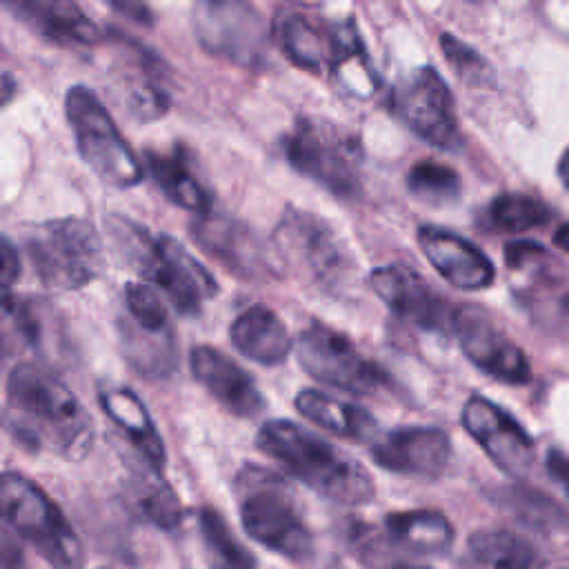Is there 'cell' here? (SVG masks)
Segmentation results:
<instances>
[{
	"mask_svg": "<svg viewBox=\"0 0 569 569\" xmlns=\"http://www.w3.org/2000/svg\"><path fill=\"white\" fill-rule=\"evenodd\" d=\"M33 269L42 284L58 291H78L102 271V240L96 227L78 216L38 224L27 242Z\"/></svg>",
	"mask_w": 569,
	"mask_h": 569,
	"instance_id": "cell-7",
	"label": "cell"
},
{
	"mask_svg": "<svg viewBox=\"0 0 569 569\" xmlns=\"http://www.w3.org/2000/svg\"><path fill=\"white\" fill-rule=\"evenodd\" d=\"M553 240H556V244H558L560 249H565V251L569 253V222H565V224H560V227L556 229Z\"/></svg>",
	"mask_w": 569,
	"mask_h": 569,
	"instance_id": "cell-40",
	"label": "cell"
},
{
	"mask_svg": "<svg viewBox=\"0 0 569 569\" xmlns=\"http://www.w3.org/2000/svg\"><path fill=\"white\" fill-rule=\"evenodd\" d=\"M100 405L104 413L127 433L131 447L140 453V458L149 467L162 471L167 460L164 445L142 400L131 389L113 387L100 393Z\"/></svg>",
	"mask_w": 569,
	"mask_h": 569,
	"instance_id": "cell-23",
	"label": "cell"
},
{
	"mask_svg": "<svg viewBox=\"0 0 569 569\" xmlns=\"http://www.w3.org/2000/svg\"><path fill=\"white\" fill-rule=\"evenodd\" d=\"M465 431L507 476L525 478L533 465V442L518 420L496 402L471 396L462 407Z\"/></svg>",
	"mask_w": 569,
	"mask_h": 569,
	"instance_id": "cell-15",
	"label": "cell"
},
{
	"mask_svg": "<svg viewBox=\"0 0 569 569\" xmlns=\"http://www.w3.org/2000/svg\"><path fill=\"white\" fill-rule=\"evenodd\" d=\"M369 453L378 467L420 478H438L449 465L451 442L442 429L436 427H400L378 433Z\"/></svg>",
	"mask_w": 569,
	"mask_h": 569,
	"instance_id": "cell-17",
	"label": "cell"
},
{
	"mask_svg": "<svg viewBox=\"0 0 569 569\" xmlns=\"http://www.w3.org/2000/svg\"><path fill=\"white\" fill-rule=\"evenodd\" d=\"M256 565L253 562H244V565H233V562H218V560H211V569H253Z\"/></svg>",
	"mask_w": 569,
	"mask_h": 569,
	"instance_id": "cell-42",
	"label": "cell"
},
{
	"mask_svg": "<svg viewBox=\"0 0 569 569\" xmlns=\"http://www.w3.org/2000/svg\"><path fill=\"white\" fill-rule=\"evenodd\" d=\"M387 538L411 553H445L453 542V527L445 513L433 509L393 511L385 520Z\"/></svg>",
	"mask_w": 569,
	"mask_h": 569,
	"instance_id": "cell-26",
	"label": "cell"
},
{
	"mask_svg": "<svg viewBox=\"0 0 569 569\" xmlns=\"http://www.w3.org/2000/svg\"><path fill=\"white\" fill-rule=\"evenodd\" d=\"M293 4H302V7H313V4H320L322 0H289Z\"/></svg>",
	"mask_w": 569,
	"mask_h": 569,
	"instance_id": "cell-43",
	"label": "cell"
},
{
	"mask_svg": "<svg viewBox=\"0 0 569 569\" xmlns=\"http://www.w3.org/2000/svg\"><path fill=\"white\" fill-rule=\"evenodd\" d=\"M133 493L138 509L160 529H176L182 520V505L171 485L162 478V471L149 467L142 460V471L133 476Z\"/></svg>",
	"mask_w": 569,
	"mask_h": 569,
	"instance_id": "cell-29",
	"label": "cell"
},
{
	"mask_svg": "<svg viewBox=\"0 0 569 569\" xmlns=\"http://www.w3.org/2000/svg\"><path fill=\"white\" fill-rule=\"evenodd\" d=\"M233 347L253 362L280 365L291 353V336L276 311L264 305H253L242 311L229 329Z\"/></svg>",
	"mask_w": 569,
	"mask_h": 569,
	"instance_id": "cell-22",
	"label": "cell"
},
{
	"mask_svg": "<svg viewBox=\"0 0 569 569\" xmlns=\"http://www.w3.org/2000/svg\"><path fill=\"white\" fill-rule=\"evenodd\" d=\"M109 231L129 264H133L178 313L193 316L202 309L204 300L218 293L213 276L171 236H151L144 227L122 216L109 218Z\"/></svg>",
	"mask_w": 569,
	"mask_h": 569,
	"instance_id": "cell-3",
	"label": "cell"
},
{
	"mask_svg": "<svg viewBox=\"0 0 569 569\" xmlns=\"http://www.w3.org/2000/svg\"><path fill=\"white\" fill-rule=\"evenodd\" d=\"M144 167L151 173L158 189L178 207L207 213L211 207V196L196 176L191 160L182 147H173L171 151H147Z\"/></svg>",
	"mask_w": 569,
	"mask_h": 569,
	"instance_id": "cell-24",
	"label": "cell"
},
{
	"mask_svg": "<svg viewBox=\"0 0 569 569\" xmlns=\"http://www.w3.org/2000/svg\"><path fill=\"white\" fill-rule=\"evenodd\" d=\"M193 378L233 416L253 418L262 411L264 398L253 378L227 353L198 345L189 353Z\"/></svg>",
	"mask_w": 569,
	"mask_h": 569,
	"instance_id": "cell-19",
	"label": "cell"
},
{
	"mask_svg": "<svg viewBox=\"0 0 569 569\" xmlns=\"http://www.w3.org/2000/svg\"><path fill=\"white\" fill-rule=\"evenodd\" d=\"M13 91H16V82H13L11 73L0 67V104L7 102L13 96Z\"/></svg>",
	"mask_w": 569,
	"mask_h": 569,
	"instance_id": "cell-39",
	"label": "cell"
},
{
	"mask_svg": "<svg viewBox=\"0 0 569 569\" xmlns=\"http://www.w3.org/2000/svg\"><path fill=\"white\" fill-rule=\"evenodd\" d=\"M547 469L553 476V480L569 493V458L562 451L551 449L547 453Z\"/></svg>",
	"mask_w": 569,
	"mask_h": 569,
	"instance_id": "cell-38",
	"label": "cell"
},
{
	"mask_svg": "<svg viewBox=\"0 0 569 569\" xmlns=\"http://www.w3.org/2000/svg\"><path fill=\"white\" fill-rule=\"evenodd\" d=\"M418 244L431 267L453 287L473 291L493 282L491 260L469 240L438 227H420Z\"/></svg>",
	"mask_w": 569,
	"mask_h": 569,
	"instance_id": "cell-20",
	"label": "cell"
},
{
	"mask_svg": "<svg viewBox=\"0 0 569 569\" xmlns=\"http://www.w3.org/2000/svg\"><path fill=\"white\" fill-rule=\"evenodd\" d=\"M296 356L311 378L340 391L367 396L382 389L387 382L385 371L367 360L347 336L320 322L300 331Z\"/></svg>",
	"mask_w": 569,
	"mask_h": 569,
	"instance_id": "cell-12",
	"label": "cell"
},
{
	"mask_svg": "<svg viewBox=\"0 0 569 569\" xmlns=\"http://www.w3.org/2000/svg\"><path fill=\"white\" fill-rule=\"evenodd\" d=\"M498 502L513 513L516 520L529 525L533 529L553 531L567 525V511L551 500L547 493L529 489V487H507L502 489Z\"/></svg>",
	"mask_w": 569,
	"mask_h": 569,
	"instance_id": "cell-30",
	"label": "cell"
},
{
	"mask_svg": "<svg viewBox=\"0 0 569 569\" xmlns=\"http://www.w3.org/2000/svg\"><path fill=\"white\" fill-rule=\"evenodd\" d=\"M7 429L31 451L82 460L93 445V422L76 393L47 367L18 362L4 382Z\"/></svg>",
	"mask_w": 569,
	"mask_h": 569,
	"instance_id": "cell-1",
	"label": "cell"
},
{
	"mask_svg": "<svg viewBox=\"0 0 569 569\" xmlns=\"http://www.w3.org/2000/svg\"><path fill=\"white\" fill-rule=\"evenodd\" d=\"M407 187L416 200L438 207L458 200L462 184L460 176L451 167L433 160H422L411 167L407 176Z\"/></svg>",
	"mask_w": 569,
	"mask_h": 569,
	"instance_id": "cell-33",
	"label": "cell"
},
{
	"mask_svg": "<svg viewBox=\"0 0 569 569\" xmlns=\"http://www.w3.org/2000/svg\"><path fill=\"white\" fill-rule=\"evenodd\" d=\"M469 558L485 569H542L540 549L507 529H478L467 540Z\"/></svg>",
	"mask_w": 569,
	"mask_h": 569,
	"instance_id": "cell-27",
	"label": "cell"
},
{
	"mask_svg": "<svg viewBox=\"0 0 569 569\" xmlns=\"http://www.w3.org/2000/svg\"><path fill=\"white\" fill-rule=\"evenodd\" d=\"M240 520L249 538L293 562L311 556V531L284 482L267 469L244 467L238 473Z\"/></svg>",
	"mask_w": 569,
	"mask_h": 569,
	"instance_id": "cell-5",
	"label": "cell"
},
{
	"mask_svg": "<svg viewBox=\"0 0 569 569\" xmlns=\"http://www.w3.org/2000/svg\"><path fill=\"white\" fill-rule=\"evenodd\" d=\"M64 116L80 158L102 182L129 189L142 180L144 169L138 156L89 87L73 84L67 89Z\"/></svg>",
	"mask_w": 569,
	"mask_h": 569,
	"instance_id": "cell-6",
	"label": "cell"
},
{
	"mask_svg": "<svg viewBox=\"0 0 569 569\" xmlns=\"http://www.w3.org/2000/svg\"><path fill=\"white\" fill-rule=\"evenodd\" d=\"M273 240L280 258L293 262L313 282L340 287L353 280V258L327 220L307 211L287 209Z\"/></svg>",
	"mask_w": 569,
	"mask_h": 569,
	"instance_id": "cell-10",
	"label": "cell"
},
{
	"mask_svg": "<svg viewBox=\"0 0 569 569\" xmlns=\"http://www.w3.org/2000/svg\"><path fill=\"white\" fill-rule=\"evenodd\" d=\"M369 282L378 298L402 320L438 333H451L456 307L438 296L420 273L405 264H387L371 271Z\"/></svg>",
	"mask_w": 569,
	"mask_h": 569,
	"instance_id": "cell-16",
	"label": "cell"
},
{
	"mask_svg": "<svg viewBox=\"0 0 569 569\" xmlns=\"http://www.w3.org/2000/svg\"><path fill=\"white\" fill-rule=\"evenodd\" d=\"M389 107L416 136L440 149H458L462 142L456 104L442 76L433 67H420L402 78Z\"/></svg>",
	"mask_w": 569,
	"mask_h": 569,
	"instance_id": "cell-13",
	"label": "cell"
},
{
	"mask_svg": "<svg viewBox=\"0 0 569 569\" xmlns=\"http://www.w3.org/2000/svg\"><path fill=\"white\" fill-rule=\"evenodd\" d=\"M124 309L131 325L151 331V333H167L173 331L169 322V313L160 296L151 284L144 282H127L124 284Z\"/></svg>",
	"mask_w": 569,
	"mask_h": 569,
	"instance_id": "cell-34",
	"label": "cell"
},
{
	"mask_svg": "<svg viewBox=\"0 0 569 569\" xmlns=\"http://www.w3.org/2000/svg\"><path fill=\"white\" fill-rule=\"evenodd\" d=\"M120 336H122V349L129 365L142 376H151V378L169 376V371L176 367L173 331L151 333L122 318Z\"/></svg>",
	"mask_w": 569,
	"mask_h": 569,
	"instance_id": "cell-28",
	"label": "cell"
},
{
	"mask_svg": "<svg viewBox=\"0 0 569 569\" xmlns=\"http://www.w3.org/2000/svg\"><path fill=\"white\" fill-rule=\"evenodd\" d=\"M22 271V262L18 256V249L13 247V242L0 233V284L11 287Z\"/></svg>",
	"mask_w": 569,
	"mask_h": 569,
	"instance_id": "cell-36",
	"label": "cell"
},
{
	"mask_svg": "<svg viewBox=\"0 0 569 569\" xmlns=\"http://www.w3.org/2000/svg\"><path fill=\"white\" fill-rule=\"evenodd\" d=\"M440 47H442L445 58L453 67V71L465 82H469V84H487L489 82V78H491L489 62L478 51H473L469 44H465L456 36L442 33L440 36Z\"/></svg>",
	"mask_w": 569,
	"mask_h": 569,
	"instance_id": "cell-35",
	"label": "cell"
},
{
	"mask_svg": "<svg viewBox=\"0 0 569 569\" xmlns=\"http://www.w3.org/2000/svg\"><path fill=\"white\" fill-rule=\"evenodd\" d=\"M191 29L198 44L213 58L244 69L267 62L271 31L247 0H196Z\"/></svg>",
	"mask_w": 569,
	"mask_h": 569,
	"instance_id": "cell-9",
	"label": "cell"
},
{
	"mask_svg": "<svg viewBox=\"0 0 569 569\" xmlns=\"http://www.w3.org/2000/svg\"><path fill=\"white\" fill-rule=\"evenodd\" d=\"M451 333L462 353L491 378L507 385H525L531 380V367L525 351L480 307H456Z\"/></svg>",
	"mask_w": 569,
	"mask_h": 569,
	"instance_id": "cell-14",
	"label": "cell"
},
{
	"mask_svg": "<svg viewBox=\"0 0 569 569\" xmlns=\"http://www.w3.org/2000/svg\"><path fill=\"white\" fill-rule=\"evenodd\" d=\"M24 24L56 44H96L102 33L78 0H0Z\"/></svg>",
	"mask_w": 569,
	"mask_h": 569,
	"instance_id": "cell-21",
	"label": "cell"
},
{
	"mask_svg": "<svg viewBox=\"0 0 569 569\" xmlns=\"http://www.w3.org/2000/svg\"><path fill=\"white\" fill-rule=\"evenodd\" d=\"M191 233L202 251H207L238 278H262L271 273L267 249L240 220L207 211L200 213L191 224Z\"/></svg>",
	"mask_w": 569,
	"mask_h": 569,
	"instance_id": "cell-18",
	"label": "cell"
},
{
	"mask_svg": "<svg viewBox=\"0 0 569 569\" xmlns=\"http://www.w3.org/2000/svg\"><path fill=\"white\" fill-rule=\"evenodd\" d=\"M487 220L496 231L522 233L551 220V209L525 193H502L487 207Z\"/></svg>",
	"mask_w": 569,
	"mask_h": 569,
	"instance_id": "cell-32",
	"label": "cell"
},
{
	"mask_svg": "<svg viewBox=\"0 0 569 569\" xmlns=\"http://www.w3.org/2000/svg\"><path fill=\"white\" fill-rule=\"evenodd\" d=\"M558 176L565 182V187L569 189V147H567V151L562 153V158L558 162Z\"/></svg>",
	"mask_w": 569,
	"mask_h": 569,
	"instance_id": "cell-41",
	"label": "cell"
},
{
	"mask_svg": "<svg viewBox=\"0 0 569 569\" xmlns=\"http://www.w3.org/2000/svg\"><path fill=\"white\" fill-rule=\"evenodd\" d=\"M389 569H427V567H411V565H396V567H389Z\"/></svg>",
	"mask_w": 569,
	"mask_h": 569,
	"instance_id": "cell-44",
	"label": "cell"
},
{
	"mask_svg": "<svg viewBox=\"0 0 569 569\" xmlns=\"http://www.w3.org/2000/svg\"><path fill=\"white\" fill-rule=\"evenodd\" d=\"M282 151L298 173L336 196L347 198L360 189V140L333 122L300 118L282 140Z\"/></svg>",
	"mask_w": 569,
	"mask_h": 569,
	"instance_id": "cell-8",
	"label": "cell"
},
{
	"mask_svg": "<svg viewBox=\"0 0 569 569\" xmlns=\"http://www.w3.org/2000/svg\"><path fill=\"white\" fill-rule=\"evenodd\" d=\"M256 445L296 480L331 502L358 507L376 493L369 471L358 460L298 422L267 420L256 436Z\"/></svg>",
	"mask_w": 569,
	"mask_h": 569,
	"instance_id": "cell-2",
	"label": "cell"
},
{
	"mask_svg": "<svg viewBox=\"0 0 569 569\" xmlns=\"http://www.w3.org/2000/svg\"><path fill=\"white\" fill-rule=\"evenodd\" d=\"M38 336L40 327L31 307L0 284V358L33 347Z\"/></svg>",
	"mask_w": 569,
	"mask_h": 569,
	"instance_id": "cell-31",
	"label": "cell"
},
{
	"mask_svg": "<svg viewBox=\"0 0 569 569\" xmlns=\"http://www.w3.org/2000/svg\"><path fill=\"white\" fill-rule=\"evenodd\" d=\"M296 409L313 425L347 440L371 442L378 436V425L369 411L316 389H302L296 396Z\"/></svg>",
	"mask_w": 569,
	"mask_h": 569,
	"instance_id": "cell-25",
	"label": "cell"
},
{
	"mask_svg": "<svg viewBox=\"0 0 569 569\" xmlns=\"http://www.w3.org/2000/svg\"><path fill=\"white\" fill-rule=\"evenodd\" d=\"M0 518L53 569H84L82 542L62 509L18 471L0 473Z\"/></svg>",
	"mask_w": 569,
	"mask_h": 569,
	"instance_id": "cell-4",
	"label": "cell"
},
{
	"mask_svg": "<svg viewBox=\"0 0 569 569\" xmlns=\"http://www.w3.org/2000/svg\"><path fill=\"white\" fill-rule=\"evenodd\" d=\"M271 38L289 62L313 73L338 71L353 60H365V44L353 22L331 27L300 11H280Z\"/></svg>",
	"mask_w": 569,
	"mask_h": 569,
	"instance_id": "cell-11",
	"label": "cell"
},
{
	"mask_svg": "<svg viewBox=\"0 0 569 569\" xmlns=\"http://www.w3.org/2000/svg\"><path fill=\"white\" fill-rule=\"evenodd\" d=\"M118 13H124L129 20H136L140 24H151V13L144 2L140 0H107Z\"/></svg>",
	"mask_w": 569,
	"mask_h": 569,
	"instance_id": "cell-37",
	"label": "cell"
}]
</instances>
